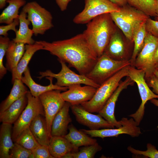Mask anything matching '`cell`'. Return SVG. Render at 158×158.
Listing matches in <instances>:
<instances>
[{
	"label": "cell",
	"mask_w": 158,
	"mask_h": 158,
	"mask_svg": "<svg viewBox=\"0 0 158 158\" xmlns=\"http://www.w3.org/2000/svg\"><path fill=\"white\" fill-rule=\"evenodd\" d=\"M102 147L97 142L95 144L80 148L77 152H72V158H93L96 154L101 151Z\"/></svg>",
	"instance_id": "obj_33"
},
{
	"label": "cell",
	"mask_w": 158,
	"mask_h": 158,
	"mask_svg": "<svg viewBox=\"0 0 158 158\" xmlns=\"http://www.w3.org/2000/svg\"><path fill=\"white\" fill-rule=\"evenodd\" d=\"M19 18L15 19L11 23L7 24L5 25L0 26V35L4 36H8V32L10 30L13 31L15 33L18 30L16 28V26L19 24Z\"/></svg>",
	"instance_id": "obj_38"
},
{
	"label": "cell",
	"mask_w": 158,
	"mask_h": 158,
	"mask_svg": "<svg viewBox=\"0 0 158 158\" xmlns=\"http://www.w3.org/2000/svg\"><path fill=\"white\" fill-rule=\"evenodd\" d=\"M7 0H0V9L3 8L6 5Z\"/></svg>",
	"instance_id": "obj_43"
},
{
	"label": "cell",
	"mask_w": 158,
	"mask_h": 158,
	"mask_svg": "<svg viewBox=\"0 0 158 158\" xmlns=\"http://www.w3.org/2000/svg\"><path fill=\"white\" fill-rule=\"evenodd\" d=\"M61 64V68L58 73L52 72L48 70L45 71L40 72V76L38 77L40 80L47 77H51L56 79L55 84L61 87H67L75 84H83L90 85L97 88L100 85L97 84L85 75L77 74L71 70L67 66L66 63L58 60Z\"/></svg>",
	"instance_id": "obj_9"
},
{
	"label": "cell",
	"mask_w": 158,
	"mask_h": 158,
	"mask_svg": "<svg viewBox=\"0 0 158 158\" xmlns=\"http://www.w3.org/2000/svg\"><path fill=\"white\" fill-rule=\"evenodd\" d=\"M71 0H55L57 5L61 11H65L67 8L68 5Z\"/></svg>",
	"instance_id": "obj_40"
},
{
	"label": "cell",
	"mask_w": 158,
	"mask_h": 158,
	"mask_svg": "<svg viewBox=\"0 0 158 158\" xmlns=\"http://www.w3.org/2000/svg\"><path fill=\"white\" fill-rule=\"evenodd\" d=\"M83 33L98 58L102 55L116 29L110 13L99 16L87 24Z\"/></svg>",
	"instance_id": "obj_2"
},
{
	"label": "cell",
	"mask_w": 158,
	"mask_h": 158,
	"mask_svg": "<svg viewBox=\"0 0 158 158\" xmlns=\"http://www.w3.org/2000/svg\"><path fill=\"white\" fill-rule=\"evenodd\" d=\"M26 95L27 105L13 127L12 137L14 142L21 133L29 127L37 116L39 115L45 116L44 108L39 97L33 96L29 91Z\"/></svg>",
	"instance_id": "obj_8"
},
{
	"label": "cell",
	"mask_w": 158,
	"mask_h": 158,
	"mask_svg": "<svg viewBox=\"0 0 158 158\" xmlns=\"http://www.w3.org/2000/svg\"><path fill=\"white\" fill-rule=\"evenodd\" d=\"M128 66L123 68L102 83L97 88L92 99L82 103L81 105L91 113H99L117 89L121 79L125 76H128Z\"/></svg>",
	"instance_id": "obj_4"
},
{
	"label": "cell",
	"mask_w": 158,
	"mask_h": 158,
	"mask_svg": "<svg viewBox=\"0 0 158 158\" xmlns=\"http://www.w3.org/2000/svg\"><path fill=\"white\" fill-rule=\"evenodd\" d=\"M155 20L158 21V17H155Z\"/></svg>",
	"instance_id": "obj_48"
},
{
	"label": "cell",
	"mask_w": 158,
	"mask_h": 158,
	"mask_svg": "<svg viewBox=\"0 0 158 158\" xmlns=\"http://www.w3.org/2000/svg\"><path fill=\"white\" fill-rule=\"evenodd\" d=\"M32 151L33 158H54L51 154L48 146L40 145Z\"/></svg>",
	"instance_id": "obj_36"
},
{
	"label": "cell",
	"mask_w": 158,
	"mask_h": 158,
	"mask_svg": "<svg viewBox=\"0 0 158 158\" xmlns=\"http://www.w3.org/2000/svg\"><path fill=\"white\" fill-rule=\"evenodd\" d=\"M83 9L73 19L77 24H87L95 18L119 10L120 7L109 0H84Z\"/></svg>",
	"instance_id": "obj_10"
},
{
	"label": "cell",
	"mask_w": 158,
	"mask_h": 158,
	"mask_svg": "<svg viewBox=\"0 0 158 158\" xmlns=\"http://www.w3.org/2000/svg\"><path fill=\"white\" fill-rule=\"evenodd\" d=\"M154 71H158V63L155 65L154 68Z\"/></svg>",
	"instance_id": "obj_45"
},
{
	"label": "cell",
	"mask_w": 158,
	"mask_h": 158,
	"mask_svg": "<svg viewBox=\"0 0 158 158\" xmlns=\"http://www.w3.org/2000/svg\"><path fill=\"white\" fill-rule=\"evenodd\" d=\"M122 126L116 128H103L96 130L80 129L81 130L92 137L102 138L108 137H117L122 134H128L133 137H138L141 134L140 128L132 118L129 119L122 118L120 121Z\"/></svg>",
	"instance_id": "obj_13"
},
{
	"label": "cell",
	"mask_w": 158,
	"mask_h": 158,
	"mask_svg": "<svg viewBox=\"0 0 158 158\" xmlns=\"http://www.w3.org/2000/svg\"><path fill=\"white\" fill-rule=\"evenodd\" d=\"M145 22L142 23L135 31L133 36L134 48L130 60V66L134 67L136 59L144 44V40L147 34Z\"/></svg>",
	"instance_id": "obj_30"
},
{
	"label": "cell",
	"mask_w": 158,
	"mask_h": 158,
	"mask_svg": "<svg viewBox=\"0 0 158 158\" xmlns=\"http://www.w3.org/2000/svg\"><path fill=\"white\" fill-rule=\"evenodd\" d=\"M158 45V37L147 32L143 47L137 56L134 64V67L145 71V79L154 74L153 59Z\"/></svg>",
	"instance_id": "obj_11"
},
{
	"label": "cell",
	"mask_w": 158,
	"mask_h": 158,
	"mask_svg": "<svg viewBox=\"0 0 158 158\" xmlns=\"http://www.w3.org/2000/svg\"><path fill=\"white\" fill-rule=\"evenodd\" d=\"M15 142L31 150L40 145L35 139L29 127L21 133Z\"/></svg>",
	"instance_id": "obj_32"
},
{
	"label": "cell",
	"mask_w": 158,
	"mask_h": 158,
	"mask_svg": "<svg viewBox=\"0 0 158 158\" xmlns=\"http://www.w3.org/2000/svg\"><path fill=\"white\" fill-rule=\"evenodd\" d=\"M46 78L49 80L50 83L49 85L43 86L36 83L31 75L30 69L28 67L24 72L21 80L29 88L32 95L36 97H39L44 93L51 90H59L65 91L68 89L67 87H61L55 84H54L53 77H47Z\"/></svg>",
	"instance_id": "obj_19"
},
{
	"label": "cell",
	"mask_w": 158,
	"mask_h": 158,
	"mask_svg": "<svg viewBox=\"0 0 158 158\" xmlns=\"http://www.w3.org/2000/svg\"><path fill=\"white\" fill-rule=\"evenodd\" d=\"M158 63V45L155 50L153 59V64L154 66Z\"/></svg>",
	"instance_id": "obj_41"
},
{
	"label": "cell",
	"mask_w": 158,
	"mask_h": 158,
	"mask_svg": "<svg viewBox=\"0 0 158 158\" xmlns=\"http://www.w3.org/2000/svg\"><path fill=\"white\" fill-rule=\"evenodd\" d=\"M26 94L13 102L5 111L0 113V122L12 124L14 123L27 105Z\"/></svg>",
	"instance_id": "obj_21"
},
{
	"label": "cell",
	"mask_w": 158,
	"mask_h": 158,
	"mask_svg": "<svg viewBox=\"0 0 158 158\" xmlns=\"http://www.w3.org/2000/svg\"><path fill=\"white\" fill-rule=\"evenodd\" d=\"M8 5L0 15V23L9 24L19 18V10L26 4L25 0H7Z\"/></svg>",
	"instance_id": "obj_28"
},
{
	"label": "cell",
	"mask_w": 158,
	"mask_h": 158,
	"mask_svg": "<svg viewBox=\"0 0 158 158\" xmlns=\"http://www.w3.org/2000/svg\"><path fill=\"white\" fill-rule=\"evenodd\" d=\"M145 80L149 86L152 88V91L158 95V78L154 74Z\"/></svg>",
	"instance_id": "obj_39"
},
{
	"label": "cell",
	"mask_w": 158,
	"mask_h": 158,
	"mask_svg": "<svg viewBox=\"0 0 158 158\" xmlns=\"http://www.w3.org/2000/svg\"><path fill=\"white\" fill-rule=\"evenodd\" d=\"M70 108L76 121L90 130L114 128L100 114H92L85 109L80 104L71 105Z\"/></svg>",
	"instance_id": "obj_14"
},
{
	"label": "cell",
	"mask_w": 158,
	"mask_h": 158,
	"mask_svg": "<svg viewBox=\"0 0 158 158\" xmlns=\"http://www.w3.org/2000/svg\"><path fill=\"white\" fill-rule=\"evenodd\" d=\"M154 74L158 78V71H154Z\"/></svg>",
	"instance_id": "obj_46"
},
{
	"label": "cell",
	"mask_w": 158,
	"mask_h": 158,
	"mask_svg": "<svg viewBox=\"0 0 158 158\" xmlns=\"http://www.w3.org/2000/svg\"><path fill=\"white\" fill-rule=\"evenodd\" d=\"M129 5L142 12L148 16L157 17L155 0H127Z\"/></svg>",
	"instance_id": "obj_31"
},
{
	"label": "cell",
	"mask_w": 158,
	"mask_h": 158,
	"mask_svg": "<svg viewBox=\"0 0 158 158\" xmlns=\"http://www.w3.org/2000/svg\"><path fill=\"white\" fill-rule=\"evenodd\" d=\"M10 41L8 36H0V79H2L7 73V70L4 65L3 60Z\"/></svg>",
	"instance_id": "obj_34"
},
{
	"label": "cell",
	"mask_w": 158,
	"mask_h": 158,
	"mask_svg": "<svg viewBox=\"0 0 158 158\" xmlns=\"http://www.w3.org/2000/svg\"><path fill=\"white\" fill-rule=\"evenodd\" d=\"M41 115L37 116L30 123L29 128L35 139L40 145L49 146V136L45 118Z\"/></svg>",
	"instance_id": "obj_23"
},
{
	"label": "cell",
	"mask_w": 158,
	"mask_h": 158,
	"mask_svg": "<svg viewBox=\"0 0 158 158\" xmlns=\"http://www.w3.org/2000/svg\"><path fill=\"white\" fill-rule=\"evenodd\" d=\"M156 1V2L157 3V14L158 15V0H155Z\"/></svg>",
	"instance_id": "obj_47"
},
{
	"label": "cell",
	"mask_w": 158,
	"mask_h": 158,
	"mask_svg": "<svg viewBox=\"0 0 158 158\" xmlns=\"http://www.w3.org/2000/svg\"><path fill=\"white\" fill-rule=\"evenodd\" d=\"M25 44L10 41L6 54V67L11 72L17 65L25 51Z\"/></svg>",
	"instance_id": "obj_25"
},
{
	"label": "cell",
	"mask_w": 158,
	"mask_h": 158,
	"mask_svg": "<svg viewBox=\"0 0 158 158\" xmlns=\"http://www.w3.org/2000/svg\"><path fill=\"white\" fill-rule=\"evenodd\" d=\"M22 10L27 14V18L31 23L34 35H43L54 27L51 13L35 1L27 3Z\"/></svg>",
	"instance_id": "obj_7"
},
{
	"label": "cell",
	"mask_w": 158,
	"mask_h": 158,
	"mask_svg": "<svg viewBox=\"0 0 158 158\" xmlns=\"http://www.w3.org/2000/svg\"><path fill=\"white\" fill-rule=\"evenodd\" d=\"M10 158H33L32 150L15 142L10 150Z\"/></svg>",
	"instance_id": "obj_35"
},
{
	"label": "cell",
	"mask_w": 158,
	"mask_h": 158,
	"mask_svg": "<svg viewBox=\"0 0 158 158\" xmlns=\"http://www.w3.org/2000/svg\"><path fill=\"white\" fill-rule=\"evenodd\" d=\"M26 13L22 10L19 14V27L15 32V37L13 39L15 42H21L25 44H34L35 41L32 38L33 30L29 28L30 22L27 18Z\"/></svg>",
	"instance_id": "obj_24"
},
{
	"label": "cell",
	"mask_w": 158,
	"mask_h": 158,
	"mask_svg": "<svg viewBox=\"0 0 158 158\" xmlns=\"http://www.w3.org/2000/svg\"><path fill=\"white\" fill-rule=\"evenodd\" d=\"M97 89L90 85L82 86L81 84H75L69 87L67 90L61 93V95L71 105H79L91 99Z\"/></svg>",
	"instance_id": "obj_16"
},
{
	"label": "cell",
	"mask_w": 158,
	"mask_h": 158,
	"mask_svg": "<svg viewBox=\"0 0 158 158\" xmlns=\"http://www.w3.org/2000/svg\"><path fill=\"white\" fill-rule=\"evenodd\" d=\"M61 91L59 90H51L44 93L39 97L44 108L50 138L51 137V127L53 120L66 102L61 96Z\"/></svg>",
	"instance_id": "obj_12"
},
{
	"label": "cell",
	"mask_w": 158,
	"mask_h": 158,
	"mask_svg": "<svg viewBox=\"0 0 158 158\" xmlns=\"http://www.w3.org/2000/svg\"><path fill=\"white\" fill-rule=\"evenodd\" d=\"M43 50L57 56L58 60L67 63L79 74L86 75L92 68L98 59L95 51L82 33L68 39L50 42L38 41Z\"/></svg>",
	"instance_id": "obj_1"
},
{
	"label": "cell",
	"mask_w": 158,
	"mask_h": 158,
	"mask_svg": "<svg viewBox=\"0 0 158 158\" xmlns=\"http://www.w3.org/2000/svg\"><path fill=\"white\" fill-rule=\"evenodd\" d=\"M103 54L117 61L130 60L131 58L127 45L116 30L112 35Z\"/></svg>",
	"instance_id": "obj_17"
},
{
	"label": "cell",
	"mask_w": 158,
	"mask_h": 158,
	"mask_svg": "<svg viewBox=\"0 0 158 158\" xmlns=\"http://www.w3.org/2000/svg\"><path fill=\"white\" fill-rule=\"evenodd\" d=\"M24 53L17 66L11 71V82L13 83L16 79L21 80L23 73L26 68L33 56L37 51L43 50L42 45L36 41L33 44H25Z\"/></svg>",
	"instance_id": "obj_20"
},
{
	"label": "cell",
	"mask_w": 158,
	"mask_h": 158,
	"mask_svg": "<svg viewBox=\"0 0 158 158\" xmlns=\"http://www.w3.org/2000/svg\"><path fill=\"white\" fill-rule=\"evenodd\" d=\"M69 132L64 136L74 147L76 152L81 146L90 145L97 142V140L89 137L87 134L80 130H78L72 124L69 125Z\"/></svg>",
	"instance_id": "obj_26"
},
{
	"label": "cell",
	"mask_w": 158,
	"mask_h": 158,
	"mask_svg": "<svg viewBox=\"0 0 158 158\" xmlns=\"http://www.w3.org/2000/svg\"><path fill=\"white\" fill-rule=\"evenodd\" d=\"M134 83L129 76H127L124 80L121 81L117 89L99 112V114L114 127L118 128L122 126L120 121L116 120L114 115L115 105L118 98L123 90L129 85H133Z\"/></svg>",
	"instance_id": "obj_15"
},
{
	"label": "cell",
	"mask_w": 158,
	"mask_h": 158,
	"mask_svg": "<svg viewBox=\"0 0 158 158\" xmlns=\"http://www.w3.org/2000/svg\"><path fill=\"white\" fill-rule=\"evenodd\" d=\"M130 60L117 61L103 54L86 76L100 85L124 67L130 65Z\"/></svg>",
	"instance_id": "obj_5"
},
{
	"label": "cell",
	"mask_w": 158,
	"mask_h": 158,
	"mask_svg": "<svg viewBox=\"0 0 158 158\" xmlns=\"http://www.w3.org/2000/svg\"><path fill=\"white\" fill-rule=\"evenodd\" d=\"M110 14L114 22L131 42H133L135 30L149 17L142 12L127 4L121 7L118 11L112 12Z\"/></svg>",
	"instance_id": "obj_3"
},
{
	"label": "cell",
	"mask_w": 158,
	"mask_h": 158,
	"mask_svg": "<svg viewBox=\"0 0 158 158\" xmlns=\"http://www.w3.org/2000/svg\"><path fill=\"white\" fill-rule=\"evenodd\" d=\"M12 124L2 123L0 128V158H10V150L14 145Z\"/></svg>",
	"instance_id": "obj_27"
},
{
	"label": "cell",
	"mask_w": 158,
	"mask_h": 158,
	"mask_svg": "<svg viewBox=\"0 0 158 158\" xmlns=\"http://www.w3.org/2000/svg\"><path fill=\"white\" fill-rule=\"evenodd\" d=\"M147 32L158 37V21L153 20L149 17L145 22Z\"/></svg>",
	"instance_id": "obj_37"
},
{
	"label": "cell",
	"mask_w": 158,
	"mask_h": 158,
	"mask_svg": "<svg viewBox=\"0 0 158 158\" xmlns=\"http://www.w3.org/2000/svg\"><path fill=\"white\" fill-rule=\"evenodd\" d=\"M128 76L137 85L141 99V103L137 111L129 116L133 118L138 126L142 120L145 113V104L149 100L158 98V95L150 88L145 80V73L141 69H138L130 65L128 66Z\"/></svg>",
	"instance_id": "obj_6"
},
{
	"label": "cell",
	"mask_w": 158,
	"mask_h": 158,
	"mask_svg": "<svg viewBox=\"0 0 158 158\" xmlns=\"http://www.w3.org/2000/svg\"><path fill=\"white\" fill-rule=\"evenodd\" d=\"M150 101L151 103L155 106L158 107V99L156 98H154L151 99Z\"/></svg>",
	"instance_id": "obj_44"
},
{
	"label": "cell",
	"mask_w": 158,
	"mask_h": 158,
	"mask_svg": "<svg viewBox=\"0 0 158 158\" xmlns=\"http://www.w3.org/2000/svg\"><path fill=\"white\" fill-rule=\"evenodd\" d=\"M71 104L66 102L54 117L51 127V135L64 136L67 134L68 125L72 121L69 114Z\"/></svg>",
	"instance_id": "obj_18"
},
{
	"label": "cell",
	"mask_w": 158,
	"mask_h": 158,
	"mask_svg": "<svg viewBox=\"0 0 158 158\" xmlns=\"http://www.w3.org/2000/svg\"><path fill=\"white\" fill-rule=\"evenodd\" d=\"M13 84V86L9 94L1 103L0 113L6 110L12 104L26 94L28 91L20 80H15Z\"/></svg>",
	"instance_id": "obj_29"
},
{
	"label": "cell",
	"mask_w": 158,
	"mask_h": 158,
	"mask_svg": "<svg viewBox=\"0 0 158 158\" xmlns=\"http://www.w3.org/2000/svg\"><path fill=\"white\" fill-rule=\"evenodd\" d=\"M110 1H111L112 2H113V0H109Z\"/></svg>",
	"instance_id": "obj_49"
},
{
	"label": "cell",
	"mask_w": 158,
	"mask_h": 158,
	"mask_svg": "<svg viewBox=\"0 0 158 158\" xmlns=\"http://www.w3.org/2000/svg\"><path fill=\"white\" fill-rule=\"evenodd\" d=\"M113 2L121 7L126 5L127 1V0H113Z\"/></svg>",
	"instance_id": "obj_42"
},
{
	"label": "cell",
	"mask_w": 158,
	"mask_h": 158,
	"mask_svg": "<svg viewBox=\"0 0 158 158\" xmlns=\"http://www.w3.org/2000/svg\"><path fill=\"white\" fill-rule=\"evenodd\" d=\"M48 147L51 154L54 158H62L69 152H76L73 145L64 136H52Z\"/></svg>",
	"instance_id": "obj_22"
}]
</instances>
